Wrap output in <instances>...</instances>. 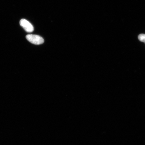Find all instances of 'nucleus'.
<instances>
[{
  "mask_svg": "<svg viewBox=\"0 0 145 145\" xmlns=\"http://www.w3.org/2000/svg\"><path fill=\"white\" fill-rule=\"evenodd\" d=\"M26 38L29 42L35 45H40L44 42L43 38L38 35L28 34L26 35Z\"/></svg>",
  "mask_w": 145,
  "mask_h": 145,
  "instance_id": "f257e3e1",
  "label": "nucleus"
},
{
  "mask_svg": "<svg viewBox=\"0 0 145 145\" xmlns=\"http://www.w3.org/2000/svg\"><path fill=\"white\" fill-rule=\"evenodd\" d=\"M20 24L25 31L27 32H32L34 31V27L33 25L26 20L21 19L20 21Z\"/></svg>",
  "mask_w": 145,
  "mask_h": 145,
  "instance_id": "f03ea898",
  "label": "nucleus"
},
{
  "mask_svg": "<svg viewBox=\"0 0 145 145\" xmlns=\"http://www.w3.org/2000/svg\"><path fill=\"white\" fill-rule=\"evenodd\" d=\"M138 39L139 41L144 43L145 44V34H139L138 36Z\"/></svg>",
  "mask_w": 145,
  "mask_h": 145,
  "instance_id": "7ed1b4c3",
  "label": "nucleus"
}]
</instances>
